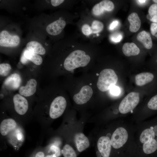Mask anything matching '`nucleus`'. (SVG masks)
Masks as SVG:
<instances>
[{"label":"nucleus","mask_w":157,"mask_h":157,"mask_svg":"<svg viewBox=\"0 0 157 157\" xmlns=\"http://www.w3.org/2000/svg\"><path fill=\"white\" fill-rule=\"evenodd\" d=\"M152 1L154 3H157V0H153Z\"/></svg>","instance_id":"nucleus-40"},{"label":"nucleus","mask_w":157,"mask_h":157,"mask_svg":"<svg viewBox=\"0 0 157 157\" xmlns=\"http://www.w3.org/2000/svg\"><path fill=\"white\" fill-rule=\"evenodd\" d=\"M45 157H59L57 155L55 154H48L45 156Z\"/></svg>","instance_id":"nucleus-39"},{"label":"nucleus","mask_w":157,"mask_h":157,"mask_svg":"<svg viewBox=\"0 0 157 157\" xmlns=\"http://www.w3.org/2000/svg\"><path fill=\"white\" fill-rule=\"evenodd\" d=\"M64 157H76V154L73 148L69 145L66 144L61 150Z\"/></svg>","instance_id":"nucleus-23"},{"label":"nucleus","mask_w":157,"mask_h":157,"mask_svg":"<svg viewBox=\"0 0 157 157\" xmlns=\"http://www.w3.org/2000/svg\"><path fill=\"white\" fill-rule=\"evenodd\" d=\"M11 69L10 65L8 63H3L0 64V74L3 76H7Z\"/></svg>","instance_id":"nucleus-25"},{"label":"nucleus","mask_w":157,"mask_h":157,"mask_svg":"<svg viewBox=\"0 0 157 157\" xmlns=\"http://www.w3.org/2000/svg\"><path fill=\"white\" fill-rule=\"evenodd\" d=\"M64 0H51V1L52 5L53 6H57L62 3Z\"/></svg>","instance_id":"nucleus-34"},{"label":"nucleus","mask_w":157,"mask_h":157,"mask_svg":"<svg viewBox=\"0 0 157 157\" xmlns=\"http://www.w3.org/2000/svg\"><path fill=\"white\" fill-rule=\"evenodd\" d=\"M50 150L54 154H56L58 156L60 155V152L59 148L55 146H52L50 148Z\"/></svg>","instance_id":"nucleus-33"},{"label":"nucleus","mask_w":157,"mask_h":157,"mask_svg":"<svg viewBox=\"0 0 157 157\" xmlns=\"http://www.w3.org/2000/svg\"><path fill=\"white\" fill-rule=\"evenodd\" d=\"M90 58L82 50H77L71 52L66 58L64 63L65 68L71 71L79 67L86 66L89 63Z\"/></svg>","instance_id":"nucleus-2"},{"label":"nucleus","mask_w":157,"mask_h":157,"mask_svg":"<svg viewBox=\"0 0 157 157\" xmlns=\"http://www.w3.org/2000/svg\"><path fill=\"white\" fill-rule=\"evenodd\" d=\"M150 31L151 35L157 38V23L152 22L151 23Z\"/></svg>","instance_id":"nucleus-30"},{"label":"nucleus","mask_w":157,"mask_h":157,"mask_svg":"<svg viewBox=\"0 0 157 157\" xmlns=\"http://www.w3.org/2000/svg\"><path fill=\"white\" fill-rule=\"evenodd\" d=\"M21 79L19 75L17 73L11 74L5 80L4 84L8 88L13 90L16 89L19 86Z\"/></svg>","instance_id":"nucleus-18"},{"label":"nucleus","mask_w":157,"mask_h":157,"mask_svg":"<svg viewBox=\"0 0 157 157\" xmlns=\"http://www.w3.org/2000/svg\"><path fill=\"white\" fill-rule=\"evenodd\" d=\"M122 50L124 55L128 57L137 56L140 51L139 48L133 42L125 43L123 46Z\"/></svg>","instance_id":"nucleus-20"},{"label":"nucleus","mask_w":157,"mask_h":157,"mask_svg":"<svg viewBox=\"0 0 157 157\" xmlns=\"http://www.w3.org/2000/svg\"><path fill=\"white\" fill-rule=\"evenodd\" d=\"M140 101L139 93L132 92L126 95L122 100L119 107L120 113L126 114L132 111L137 106Z\"/></svg>","instance_id":"nucleus-4"},{"label":"nucleus","mask_w":157,"mask_h":157,"mask_svg":"<svg viewBox=\"0 0 157 157\" xmlns=\"http://www.w3.org/2000/svg\"><path fill=\"white\" fill-rule=\"evenodd\" d=\"M15 109L19 114L24 115L28 109V103L26 99L19 94H15L13 97Z\"/></svg>","instance_id":"nucleus-11"},{"label":"nucleus","mask_w":157,"mask_h":157,"mask_svg":"<svg viewBox=\"0 0 157 157\" xmlns=\"http://www.w3.org/2000/svg\"><path fill=\"white\" fill-rule=\"evenodd\" d=\"M16 126L17 123L14 119L12 118L5 119L0 124V133L2 135L5 136L14 129Z\"/></svg>","instance_id":"nucleus-15"},{"label":"nucleus","mask_w":157,"mask_h":157,"mask_svg":"<svg viewBox=\"0 0 157 157\" xmlns=\"http://www.w3.org/2000/svg\"><path fill=\"white\" fill-rule=\"evenodd\" d=\"M117 80V76L113 70L105 69L101 71L99 74L97 86L101 91H106L115 85Z\"/></svg>","instance_id":"nucleus-3"},{"label":"nucleus","mask_w":157,"mask_h":157,"mask_svg":"<svg viewBox=\"0 0 157 157\" xmlns=\"http://www.w3.org/2000/svg\"><path fill=\"white\" fill-rule=\"evenodd\" d=\"M28 60L24 56V54L21 58V61L23 63H26Z\"/></svg>","instance_id":"nucleus-37"},{"label":"nucleus","mask_w":157,"mask_h":157,"mask_svg":"<svg viewBox=\"0 0 157 157\" xmlns=\"http://www.w3.org/2000/svg\"><path fill=\"white\" fill-rule=\"evenodd\" d=\"M97 147L100 156L99 157H110L112 146L110 139L108 137L102 136L98 140Z\"/></svg>","instance_id":"nucleus-8"},{"label":"nucleus","mask_w":157,"mask_h":157,"mask_svg":"<svg viewBox=\"0 0 157 157\" xmlns=\"http://www.w3.org/2000/svg\"><path fill=\"white\" fill-rule=\"evenodd\" d=\"M138 3L140 4H144L146 2L148 1L145 0H138L136 1Z\"/></svg>","instance_id":"nucleus-38"},{"label":"nucleus","mask_w":157,"mask_h":157,"mask_svg":"<svg viewBox=\"0 0 157 157\" xmlns=\"http://www.w3.org/2000/svg\"><path fill=\"white\" fill-rule=\"evenodd\" d=\"M123 38L122 34L121 33L117 32L111 34L110 36V39L111 41L117 43L120 42Z\"/></svg>","instance_id":"nucleus-28"},{"label":"nucleus","mask_w":157,"mask_h":157,"mask_svg":"<svg viewBox=\"0 0 157 157\" xmlns=\"http://www.w3.org/2000/svg\"><path fill=\"white\" fill-rule=\"evenodd\" d=\"M66 24L64 20H57L49 24L46 28V31L50 35H56L61 32Z\"/></svg>","instance_id":"nucleus-12"},{"label":"nucleus","mask_w":157,"mask_h":157,"mask_svg":"<svg viewBox=\"0 0 157 157\" xmlns=\"http://www.w3.org/2000/svg\"><path fill=\"white\" fill-rule=\"evenodd\" d=\"M93 90L91 87L86 85L83 86L78 93L73 97L75 102L78 104H82L87 102L93 94Z\"/></svg>","instance_id":"nucleus-9"},{"label":"nucleus","mask_w":157,"mask_h":157,"mask_svg":"<svg viewBox=\"0 0 157 157\" xmlns=\"http://www.w3.org/2000/svg\"><path fill=\"white\" fill-rule=\"evenodd\" d=\"M37 85L36 80L31 79L27 81L25 86L20 88L19 92L21 95L25 97L31 96L35 92Z\"/></svg>","instance_id":"nucleus-13"},{"label":"nucleus","mask_w":157,"mask_h":157,"mask_svg":"<svg viewBox=\"0 0 157 157\" xmlns=\"http://www.w3.org/2000/svg\"><path fill=\"white\" fill-rule=\"evenodd\" d=\"M130 23L129 30L133 33L138 31L141 25V21L138 14L135 12L131 13L128 17Z\"/></svg>","instance_id":"nucleus-19"},{"label":"nucleus","mask_w":157,"mask_h":157,"mask_svg":"<svg viewBox=\"0 0 157 157\" xmlns=\"http://www.w3.org/2000/svg\"><path fill=\"white\" fill-rule=\"evenodd\" d=\"M149 20L152 22L157 23V15L153 16Z\"/></svg>","instance_id":"nucleus-36"},{"label":"nucleus","mask_w":157,"mask_h":157,"mask_svg":"<svg viewBox=\"0 0 157 157\" xmlns=\"http://www.w3.org/2000/svg\"><path fill=\"white\" fill-rule=\"evenodd\" d=\"M78 151L81 152L88 148L90 142L88 138L82 133H77L74 138Z\"/></svg>","instance_id":"nucleus-14"},{"label":"nucleus","mask_w":157,"mask_h":157,"mask_svg":"<svg viewBox=\"0 0 157 157\" xmlns=\"http://www.w3.org/2000/svg\"><path fill=\"white\" fill-rule=\"evenodd\" d=\"M44 152L42 151H39L35 153L34 157H45Z\"/></svg>","instance_id":"nucleus-35"},{"label":"nucleus","mask_w":157,"mask_h":157,"mask_svg":"<svg viewBox=\"0 0 157 157\" xmlns=\"http://www.w3.org/2000/svg\"><path fill=\"white\" fill-rule=\"evenodd\" d=\"M104 25L101 22L95 20L92 23L91 26L92 33H98L101 32L103 29Z\"/></svg>","instance_id":"nucleus-24"},{"label":"nucleus","mask_w":157,"mask_h":157,"mask_svg":"<svg viewBox=\"0 0 157 157\" xmlns=\"http://www.w3.org/2000/svg\"><path fill=\"white\" fill-rule=\"evenodd\" d=\"M110 91L111 94L115 96L119 95L120 93V88L115 85L112 86L110 89Z\"/></svg>","instance_id":"nucleus-31"},{"label":"nucleus","mask_w":157,"mask_h":157,"mask_svg":"<svg viewBox=\"0 0 157 157\" xmlns=\"http://www.w3.org/2000/svg\"><path fill=\"white\" fill-rule=\"evenodd\" d=\"M20 39L16 35H11L6 30L0 33V46L4 47H13L17 46L19 44Z\"/></svg>","instance_id":"nucleus-7"},{"label":"nucleus","mask_w":157,"mask_h":157,"mask_svg":"<svg viewBox=\"0 0 157 157\" xmlns=\"http://www.w3.org/2000/svg\"><path fill=\"white\" fill-rule=\"evenodd\" d=\"M148 12V14L147 17L149 20L153 16L157 15V3L151 4L149 8Z\"/></svg>","instance_id":"nucleus-26"},{"label":"nucleus","mask_w":157,"mask_h":157,"mask_svg":"<svg viewBox=\"0 0 157 157\" xmlns=\"http://www.w3.org/2000/svg\"><path fill=\"white\" fill-rule=\"evenodd\" d=\"M82 31L85 35L88 36L92 33L91 28L88 24H84L82 27Z\"/></svg>","instance_id":"nucleus-29"},{"label":"nucleus","mask_w":157,"mask_h":157,"mask_svg":"<svg viewBox=\"0 0 157 157\" xmlns=\"http://www.w3.org/2000/svg\"><path fill=\"white\" fill-rule=\"evenodd\" d=\"M137 40L142 43L144 47L150 49L153 46V43L151 35L148 32L143 31L140 32L137 36Z\"/></svg>","instance_id":"nucleus-17"},{"label":"nucleus","mask_w":157,"mask_h":157,"mask_svg":"<svg viewBox=\"0 0 157 157\" xmlns=\"http://www.w3.org/2000/svg\"><path fill=\"white\" fill-rule=\"evenodd\" d=\"M147 106L151 110H157V95L153 97L149 101Z\"/></svg>","instance_id":"nucleus-27"},{"label":"nucleus","mask_w":157,"mask_h":157,"mask_svg":"<svg viewBox=\"0 0 157 157\" xmlns=\"http://www.w3.org/2000/svg\"><path fill=\"white\" fill-rule=\"evenodd\" d=\"M128 137V133L125 128L121 126L117 128L111 136L110 143L112 147L115 149L121 148L126 143Z\"/></svg>","instance_id":"nucleus-5"},{"label":"nucleus","mask_w":157,"mask_h":157,"mask_svg":"<svg viewBox=\"0 0 157 157\" xmlns=\"http://www.w3.org/2000/svg\"><path fill=\"white\" fill-rule=\"evenodd\" d=\"M67 106L65 99L58 96L54 99L51 104L49 111L50 117L55 119L60 116L64 113Z\"/></svg>","instance_id":"nucleus-6"},{"label":"nucleus","mask_w":157,"mask_h":157,"mask_svg":"<svg viewBox=\"0 0 157 157\" xmlns=\"http://www.w3.org/2000/svg\"><path fill=\"white\" fill-rule=\"evenodd\" d=\"M28 50L38 54L43 55L46 52L45 49L40 43L35 41H31L26 44Z\"/></svg>","instance_id":"nucleus-21"},{"label":"nucleus","mask_w":157,"mask_h":157,"mask_svg":"<svg viewBox=\"0 0 157 157\" xmlns=\"http://www.w3.org/2000/svg\"><path fill=\"white\" fill-rule=\"evenodd\" d=\"M119 24V22L117 20H115L112 22L110 24L109 28L110 30H114L117 27Z\"/></svg>","instance_id":"nucleus-32"},{"label":"nucleus","mask_w":157,"mask_h":157,"mask_svg":"<svg viewBox=\"0 0 157 157\" xmlns=\"http://www.w3.org/2000/svg\"><path fill=\"white\" fill-rule=\"evenodd\" d=\"M23 54L28 60L36 65H40L42 62V59L41 56L28 50H25Z\"/></svg>","instance_id":"nucleus-22"},{"label":"nucleus","mask_w":157,"mask_h":157,"mask_svg":"<svg viewBox=\"0 0 157 157\" xmlns=\"http://www.w3.org/2000/svg\"><path fill=\"white\" fill-rule=\"evenodd\" d=\"M154 78V75L151 73L145 72L137 74L135 77V81L136 85L141 86L151 82Z\"/></svg>","instance_id":"nucleus-16"},{"label":"nucleus","mask_w":157,"mask_h":157,"mask_svg":"<svg viewBox=\"0 0 157 157\" xmlns=\"http://www.w3.org/2000/svg\"><path fill=\"white\" fill-rule=\"evenodd\" d=\"M114 8L113 3L108 0L102 1L95 4L92 8L91 12L94 15L99 16L103 14L105 11H111Z\"/></svg>","instance_id":"nucleus-10"},{"label":"nucleus","mask_w":157,"mask_h":157,"mask_svg":"<svg viewBox=\"0 0 157 157\" xmlns=\"http://www.w3.org/2000/svg\"><path fill=\"white\" fill-rule=\"evenodd\" d=\"M144 153L147 155L157 154V120L144 129L139 137Z\"/></svg>","instance_id":"nucleus-1"}]
</instances>
